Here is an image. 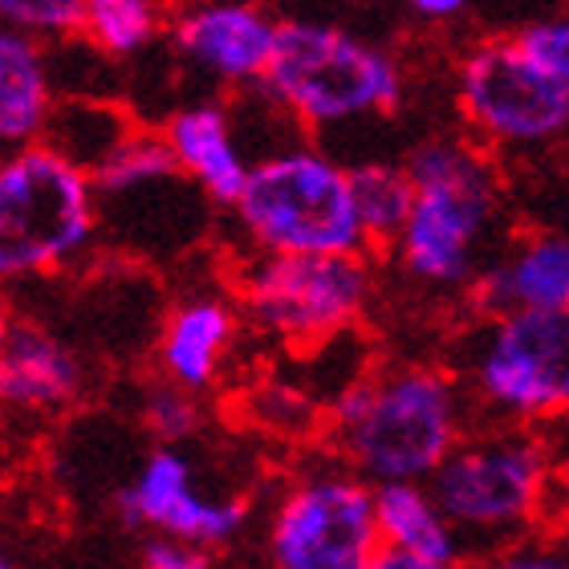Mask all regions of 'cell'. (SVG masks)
<instances>
[{"mask_svg": "<svg viewBox=\"0 0 569 569\" xmlns=\"http://www.w3.org/2000/svg\"><path fill=\"white\" fill-rule=\"evenodd\" d=\"M139 569H216V553L176 537H142Z\"/></svg>", "mask_w": 569, "mask_h": 569, "instance_id": "4316f807", "label": "cell"}, {"mask_svg": "<svg viewBox=\"0 0 569 569\" xmlns=\"http://www.w3.org/2000/svg\"><path fill=\"white\" fill-rule=\"evenodd\" d=\"M472 569H569L566 537H521L509 546L488 549Z\"/></svg>", "mask_w": 569, "mask_h": 569, "instance_id": "d4e9b609", "label": "cell"}, {"mask_svg": "<svg viewBox=\"0 0 569 569\" xmlns=\"http://www.w3.org/2000/svg\"><path fill=\"white\" fill-rule=\"evenodd\" d=\"M411 212L391 244L399 273L427 289H463L492 257L500 224L497 167L476 142L427 139L407 154Z\"/></svg>", "mask_w": 569, "mask_h": 569, "instance_id": "7a4b0ae2", "label": "cell"}, {"mask_svg": "<svg viewBox=\"0 0 569 569\" xmlns=\"http://www.w3.org/2000/svg\"><path fill=\"white\" fill-rule=\"evenodd\" d=\"M86 379L90 370L66 338L37 321H12L0 346V407L21 416L66 411L82 399Z\"/></svg>", "mask_w": 569, "mask_h": 569, "instance_id": "2e32d148", "label": "cell"}, {"mask_svg": "<svg viewBox=\"0 0 569 569\" xmlns=\"http://www.w3.org/2000/svg\"><path fill=\"white\" fill-rule=\"evenodd\" d=\"M249 411L252 419L269 431H306L313 423V403L306 395L284 387V382H264L249 395Z\"/></svg>", "mask_w": 569, "mask_h": 569, "instance_id": "484cf974", "label": "cell"}, {"mask_svg": "<svg viewBox=\"0 0 569 569\" xmlns=\"http://www.w3.org/2000/svg\"><path fill=\"white\" fill-rule=\"evenodd\" d=\"M240 330L237 301L224 293L200 289V293L179 297L167 309L154 333V370L159 379L188 395H208L224 379V367L232 358Z\"/></svg>", "mask_w": 569, "mask_h": 569, "instance_id": "4fadbf2b", "label": "cell"}, {"mask_svg": "<svg viewBox=\"0 0 569 569\" xmlns=\"http://www.w3.org/2000/svg\"><path fill=\"white\" fill-rule=\"evenodd\" d=\"M167 29L163 9L151 0H86L82 33L86 46L110 61H131L159 41Z\"/></svg>", "mask_w": 569, "mask_h": 569, "instance_id": "44dd1931", "label": "cell"}, {"mask_svg": "<svg viewBox=\"0 0 569 569\" xmlns=\"http://www.w3.org/2000/svg\"><path fill=\"white\" fill-rule=\"evenodd\" d=\"M488 318L569 309V232L537 228L492 252L472 281Z\"/></svg>", "mask_w": 569, "mask_h": 569, "instance_id": "9a60e30c", "label": "cell"}, {"mask_svg": "<svg viewBox=\"0 0 569 569\" xmlns=\"http://www.w3.org/2000/svg\"><path fill=\"white\" fill-rule=\"evenodd\" d=\"M102 203L86 167L33 142L0 154V289L58 277L94 249Z\"/></svg>", "mask_w": 569, "mask_h": 569, "instance_id": "5b68a950", "label": "cell"}, {"mask_svg": "<svg viewBox=\"0 0 569 569\" xmlns=\"http://www.w3.org/2000/svg\"><path fill=\"white\" fill-rule=\"evenodd\" d=\"M12 321H17V313H12V306H9V293L0 289V346H4V338H9Z\"/></svg>", "mask_w": 569, "mask_h": 569, "instance_id": "f546056e", "label": "cell"}, {"mask_svg": "<svg viewBox=\"0 0 569 569\" xmlns=\"http://www.w3.org/2000/svg\"><path fill=\"white\" fill-rule=\"evenodd\" d=\"M122 525L147 537H176L200 549L232 546L249 525V500L200 485L196 460L183 448L154 443L114 497Z\"/></svg>", "mask_w": 569, "mask_h": 569, "instance_id": "8fae6325", "label": "cell"}, {"mask_svg": "<svg viewBox=\"0 0 569 569\" xmlns=\"http://www.w3.org/2000/svg\"><path fill=\"white\" fill-rule=\"evenodd\" d=\"M159 139H163L167 154H171V163L188 188H196L212 203H228V208L237 203L252 159L224 102L200 98V102L171 110L159 127Z\"/></svg>", "mask_w": 569, "mask_h": 569, "instance_id": "5bb4252c", "label": "cell"}, {"mask_svg": "<svg viewBox=\"0 0 569 569\" xmlns=\"http://www.w3.org/2000/svg\"><path fill=\"white\" fill-rule=\"evenodd\" d=\"M375 529L382 549H399L436 566H460L463 546L448 517L439 512L427 485H379L375 488Z\"/></svg>", "mask_w": 569, "mask_h": 569, "instance_id": "ac0fdd59", "label": "cell"}, {"mask_svg": "<svg viewBox=\"0 0 569 569\" xmlns=\"http://www.w3.org/2000/svg\"><path fill=\"white\" fill-rule=\"evenodd\" d=\"M338 460L370 488L427 485L468 436V395L436 367H391L350 379L330 403Z\"/></svg>", "mask_w": 569, "mask_h": 569, "instance_id": "6da1fadb", "label": "cell"}, {"mask_svg": "<svg viewBox=\"0 0 569 569\" xmlns=\"http://www.w3.org/2000/svg\"><path fill=\"white\" fill-rule=\"evenodd\" d=\"M0 569H17V561H12L9 553H0Z\"/></svg>", "mask_w": 569, "mask_h": 569, "instance_id": "4dcf8cb0", "label": "cell"}, {"mask_svg": "<svg viewBox=\"0 0 569 569\" xmlns=\"http://www.w3.org/2000/svg\"><path fill=\"white\" fill-rule=\"evenodd\" d=\"M367 252L362 257H257L237 273V313L284 346L309 350L346 333L370 306Z\"/></svg>", "mask_w": 569, "mask_h": 569, "instance_id": "9c48e42d", "label": "cell"}, {"mask_svg": "<svg viewBox=\"0 0 569 569\" xmlns=\"http://www.w3.org/2000/svg\"><path fill=\"white\" fill-rule=\"evenodd\" d=\"M456 102L488 147H546L569 131V90L549 82L512 37H488L463 53Z\"/></svg>", "mask_w": 569, "mask_h": 569, "instance_id": "30bf717a", "label": "cell"}, {"mask_svg": "<svg viewBox=\"0 0 569 569\" xmlns=\"http://www.w3.org/2000/svg\"><path fill=\"white\" fill-rule=\"evenodd\" d=\"M237 224L257 257H362L350 171L313 142H284L252 159Z\"/></svg>", "mask_w": 569, "mask_h": 569, "instance_id": "277c9868", "label": "cell"}, {"mask_svg": "<svg viewBox=\"0 0 569 569\" xmlns=\"http://www.w3.org/2000/svg\"><path fill=\"white\" fill-rule=\"evenodd\" d=\"M512 46L521 49L549 82L569 90V12H553V17H537V21L521 24L512 33Z\"/></svg>", "mask_w": 569, "mask_h": 569, "instance_id": "cb8c5ba5", "label": "cell"}, {"mask_svg": "<svg viewBox=\"0 0 569 569\" xmlns=\"http://www.w3.org/2000/svg\"><path fill=\"white\" fill-rule=\"evenodd\" d=\"M549 448L525 427H497L485 436H463L439 463L427 492L436 497L439 512L468 541L509 546L525 525H533L546 509L549 492Z\"/></svg>", "mask_w": 569, "mask_h": 569, "instance_id": "8992f818", "label": "cell"}, {"mask_svg": "<svg viewBox=\"0 0 569 569\" xmlns=\"http://www.w3.org/2000/svg\"><path fill=\"white\" fill-rule=\"evenodd\" d=\"M463 12H468V4H463V0H416V4H411V17H419V21H431V24L460 21Z\"/></svg>", "mask_w": 569, "mask_h": 569, "instance_id": "83f0119b", "label": "cell"}, {"mask_svg": "<svg viewBox=\"0 0 569 569\" xmlns=\"http://www.w3.org/2000/svg\"><path fill=\"white\" fill-rule=\"evenodd\" d=\"M463 382L509 427L569 416V309L488 318L463 346Z\"/></svg>", "mask_w": 569, "mask_h": 569, "instance_id": "ba28073f", "label": "cell"}, {"mask_svg": "<svg viewBox=\"0 0 569 569\" xmlns=\"http://www.w3.org/2000/svg\"><path fill=\"white\" fill-rule=\"evenodd\" d=\"M58 110V78L49 49L0 24V154L46 139Z\"/></svg>", "mask_w": 569, "mask_h": 569, "instance_id": "e0dca14e", "label": "cell"}, {"mask_svg": "<svg viewBox=\"0 0 569 569\" xmlns=\"http://www.w3.org/2000/svg\"><path fill=\"white\" fill-rule=\"evenodd\" d=\"M139 416H142V427L159 439V448H183V443L203 427V403H200V395H188V391H179V387H171V382L154 379V382H147V391H142Z\"/></svg>", "mask_w": 569, "mask_h": 569, "instance_id": "7402d4cb", "label": "cell"}, {"mask_svg": "<svg viewBox=\"0 0 569 569\" xmlns=\"http://www.w3.org/2000/svg\"><path fill=\"white\" fill-rule=\"evenodd\" d=\"M350 171V196H355V216L362 228V240L391 249L407 212H411V179L403 163L391 159H362L346 167Z\"/></svg>", "mask_w": 569, "mask_h": 569, "instance_id": "ffe728a7", "label": "cell"}, {"mask_svg": "<svg viewBox=\"0 0 569 569\" xmlns=\"http://www.w3.org/2000/svg\"><path fill=\"white\" fill-rule=\"evenodd\" d=\"M86 0H0V24L33 41H73L82 33Z\"/></svg>", "mask_w": 569, "mask_h": 569, "instance_id": "603a6c76", "label": "cell"}, {"mask_svg": "<svg viewBox=\"0 0 569 569\" xmlns=\"http://www.w3.org/2000/svg\"><path fill=\"white\" fill-rule=\"evenodd\" d=\"M367 569H460V566H436V561L411 558V553H399V549H379Z\"/></svg>", "mask_w": 569, "mask_h": 569, "instance_id": "f1b7e54d", "label": "cell"}, {"mask_svg": "<svg viewBox=\"0 0 569 569\" xmlns=\"http://www.w3.org/2000/svg\"><path fill=\"white\" fill-rule=\"evenodd\" d=\"M90 179H94L98 203H107V200L134 203V200H142V196H154V191L179 183V171H176V163H171V154H167L159 131H139V127H131V131L110 147L107 159L90 171Z\"/></svg>", "mask_w": 569, "mask_h": 569, "instance_id": "d6986e66", "label": "cell"}, {"mask_svg": "<svg viewBox=\"0 0 569 569\" xmlns=\"http://www.w3.org/2000/svg\"><path fill=\"white\" fill-rule=\"evenodd\" d=\"M257 90L309 131H342L391 114L403 102V70L395 53L346 24L289 17L277 21L273 58Z\"/></svg>", "mask_w": 569, "mask_h": 569, "instance_id": "3957f363", "label": "cell"}, {"mask_svg": "<svg viewBox=\"0 0 569 569\" xmlns=\"http://www.w3.org/2000/svg\"><path fill=\"white\" fill-rule=\"evenodd\" d=\"M379 549L375 488L342 460L297 468L261 529L264 569H367Z\"/></svg>", "mask_w": 569, "mask_h": 569, "instance_id": "52a82bcc", "label": "cell"}, {"mask_svg": "<svg viewBox=\"0 0 569 569\" xmlns=\"http://www.w3.org/2000/svg\"><path fill=\"white\" fill-rule=\"evenodd\" d=\"M176 58L200 78L228 90H257L269 70L277 41V17L257 4L216 0L191 4L167 24Z\"/></svg>", "mask_w": 569, "mask_h": 569, "instance_id": "7c38bea8", "label": "cell"}]
</instances>
